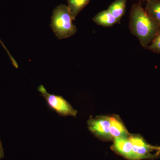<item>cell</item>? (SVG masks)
<instances>
[{
	"mask_svg": "<svg viewBox=\"0 0 160 160\" xmlns=\"http://www.w3.org/2000/svg\"><path fill=\"white\" fill-rule=\"evenodd\" d=\"M129 28L144 48L150 45L159 31L160 26L146 12L141 2L133 4L130 10Z\"/></svg>",
	"mask_w": 160,
	"mask_h": 160,
	"instance_id": "1",
	"label": "cell"
},
{
	"mask_svg": "<svg viewBox=\"0 0 160 160\" xmlns=\"http://www.w3.org/2000/svg\"><path fill=\"white\" fill-rule=\"evenodd\" d=\"M68 6L60 5L53 10L51 17V27L59 39L67 38L75 34L77 29L72 22Z\"/></svg>",
	"mask_w": 160,
	"mask_h": 160,
	"instance_id": "2",
	"label": "cell"
},
{
	"mask_svg": "<svg viewBox=\"0 0 160 160\" xmlns=\"http://www.w3.org/2000/svg\"><path fill=\"white\" fill-rule=\"evenodd\" d=\"M38 90L45 98L48 106L58 114L62 116L76 117L77 111L62 97L50 94L42 85L39 86Z\"/></svg>",
	"mask_w": 160,
	"mask_h": 160,
	"instance_id": "3",
	"label": "cell"
},
{
	"mask_svg": "<svg viewBox=\"0 0 160 160\" xmlns=\"http://www.w3.org/2000/svg\"><path fill=\"white\" fill-rule=\"evenodd\" d=\"M129 138L132 145L133 160L152 159L158 157L156 154L151 153L153 151L152 146L148 144L143 138L138 135H131Z\"/></svg>",
	"mask_w": 160,
	"mask_h": 160,
	"instance_id": "4",
	"label": "cell"
},
{
	"mask_svg": "<svg viewBox=\"0 0 160 160\" xmlns=\"http://www.w3.org/2000/svg\"><path fill=\"white\" fill-rule=\"evenodd\" d=\"M89 130L97 136L106 139H111L110 134V117L90 118L88 121Z\"/></svg>",
	"mask_w": 160,
	"mask_h": 160,
	"instance_id": "5",
	"label": "cell"
},
{
	"mask_svg": "<svg viewBox=\"0 0 160 160\" xmlns=\"http://www.w3.org/2000/svg\"><path fill=\"white\" fill-rule=\"evenodd\" d=\"M112 148L118 154L129 160H133L132 145L129 137L114 138Z\"/></svg>",
	"mask_w": 160,
	"mask_h": 160,
	"instance_id": "6",
	"label": "cell"
},
{
	"mask_svg": "<svg viewBox=\"0 0 160 160\" xmlns=\"http://www.w3.org/2000/svg\"><path fill=\"white\" fill-rule=\"evenodd\" d=\"M110 134L112 138H127L129 133L120 118L117 116L110 117Z\"/></svg>",
	"mask_w": 160,
	"mask_h": 160,
	"instance_id": "7",
	"label": "cell"
},
{
	"mask_svg": "<svg viewBox=\"0 0 160 160\" xmlns=\"http://www.w3.org/2000/svg\"><path fill=\"white\" fill-rule=\"evenodd\" d=\"M92 21L98 25L104 27H112L119 22L108 9L98 12L92 18Z\"/></svg>",
	"mask_w": 160,
	"mask_h": 160,
	"instance_id": "8",
	"label": "cell"
},
{
	"mask_svg": "<svg viewBox=\"0 0 160 160\" xmlns=\"http://www.w3.org/2000/svg\"><path fill=\"white\" fill-rule=\"evenodd\" d=\"M127 1L128 0H115L107 9L118 22L126 13Z\"/></svg>",
	"mask_w": 160,
	"mask_h": 160,
	"instance_id": "9",
	"label": "cell"
},
{
	"mask_svg": "<svg viewBox=\"0 0 160 160\" xmlns=\"http://www.w3.org/2000/svg\"><path fill=\"white\" fill-rule=\"evenodd\" d=\"M145 10L160 26V0L146 1Z\"/></svg>",
	"mask_w": 160,
	"mask_h": 160,
	"instance_id": "10",
	"label": "cell"
},
{
	"mask_svg": "<svg viewBox=\"0 0 160 160\" xmlns=\"http://www.w3.org/2000/svg\"><path fill=\"white\" fill-rule=\"evenodd\" d=\"M91 0H67L68 7L73 19L88 4Z\"/></svg>",
	"mask_w": 160,
	"mask_h": 160,
	"instance_id": "11",
	"label": "cell"
},
{
	"mask_svg": "<svg viewBox=\"0 0 160 160\" xmlns=\"http://www.w3.org/2000/svg\"><path fill=\"white\" fill-rule=\"evenodd\" d=\"M146 49L156 53H160V29L155 37Z\"/></svg>",
	"mask_w": 160,
	"mask_h": 160,
	"instance_id": "12",
	"label": "cell"
},
{
	"mask_svg": "<svg viewBox=\"0 0 160 160\" xmlns=\"http://www.w3.org/2000/svg\"><path fill=\"white\" fill-rule=\"evenodd\" d=\"M4 151L3 149L2 142H0V160L4 158Z\"/></svg>",
	"mask_w": 160,
	"mask_h": 160,
	"instance_id": "13",
	"label": "cell"
},
{
	"mask_svg": "<svg viewBox=\"0 0 160 160\" xmlns=\"http://www.w3.org/2000/svg\"><path fill=\"white\" fill-rule=\"evenodd\" d=\"M152 148H153V150L156 151V154L158 156L160 154V146H152Z\"/></svg>",
	"mask_w": 160,
	"mask_h": 160,
	"instance_id": "14",
	"label": "cell"
},
{
	"mask_svg": "<svg viewBox=\"0 0 160 160\" xmlns=\"http://www.w3.org/2000/svg\"><path fill=\"white\" fill-rule=\"evenodd\" d=\"M0 43H1V44H2V46L3 47H4V49H5V50H6V52H7V53H8V55H9V56H11V54H10V53H9V51H8V50H7V48H6V46H5V45H4V44H3V43L2 42V41H1V39H0Z\"/></svg>",
	"mask_w": 160,
	"mask_h": 160,
	"instance_id": "15",
	"label": "cell"
},
{
	"mask_svg": "<svg viewBox=\"0 0 160 160\" xmlns=\"http://www.w3.org/2000/svg\"><path fill=\"white\" fill-rule=\"evenodd\" d=\"M135 1H138V2H142V1H147L148 0H135Z\"/></svg>",
	"mask_w": 160,
	"mask_h": 160,
	"instance_id": "16",
	"label": "cell"
},
{
	"mask_svg": "<svg viewBox=\"0 0 160 160\" xmlns=\"http://www.w3.org/2000/svg\"><path fill=\"white\" fill-rule=\"evenodd\" d=\"M0 142H1V140H0Z\"/></svg>",
	"mask_w": 160,
	"mask_h": 160,
	"instance_id": "17",
	"label": "cell"
}]
</instances>
